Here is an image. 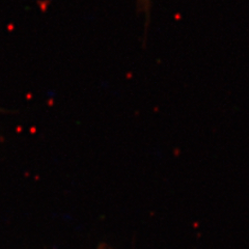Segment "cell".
I'll list each match as a JSON object with an SVG mask.
<instances>
[{
    "instance_id": "obj_1",
    "label": "cell",
    "mask_w": 249,
    "mask_h": 249,
    "mask_svg": "<svg viewBox=\"0 0 249 249\" xmlns=\"http://www.w3.org/2000/svg\"><path fill=\"white\" fill-rule=\"evenodd\" d=\"M137 2L139 4V7L142 9V11H149L150 7V0H137Z\"/></svg>"
}]
</instances>
